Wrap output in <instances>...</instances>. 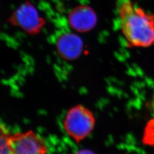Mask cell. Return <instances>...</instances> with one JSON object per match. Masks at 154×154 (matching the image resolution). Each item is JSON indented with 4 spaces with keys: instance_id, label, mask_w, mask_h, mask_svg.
I'll list each match as a JSON object with an SVG mask.
<instances>
[{
    "instance_id": "obj_1",
    "label": "cell",
    "mask_w": 154,
    "mask_h": 154,
    "mask_svg": "<svg viewBox=\"0 0 154 154\" xmlns=\"http://www.w3.org/2000/svg\"><path fill=\"white\" fill-rule=\"evenodd\" d=\"M117 9L122 33L128 46H154V14L130 0H119Z\"/></svg>"
},
{
    "instance_id": "obj_2",
    "label": "cell",
    "mask_w": 154,
    "mask_h": 154,
    "mask_svg": "<svg viewBox=\"0 0 154 154\" xmlns=\"http://www.w3.org/2000/svg\"><path fill=\"white\" fill-rule=\"evenodd\" d=\"M96 119L93 112L82 105L72 107L67 112L63 127L67 134L79 143L93 132Z\"/></svg>"
},
{
    "instance_id": "obj_3",
    "label": "cell",
    "mask_w": 154,
    "mask_h": 154,
    "mask_svg": "<svg viewBox=\"0 0 154 154\" xmlns=\"http://www.w3.org/2000/svg\"><path fill=\"white\" fill-rule=\"evenodd\" d=\"M10 154H46L47 147L33 131L11 135L9 141Z\"/></svg>"
},
{
    "instance_id": "obj_4",
    "label": "cell",
    "mask_w": 154,
    "mask_h": 154,
    "mask_svg": "<svg viewBox=\"0 0 154 154\" xmlns=\"http://www.w3.org/2000/svg\"><path fill=\"white\" fill-rule=\"evenodd\" d=\"M16 23L29 33H36L42 27L43 20L35 8L26 3L17 10L13 16Z\"/></svg>"
},
{
    "instance_id": "obj_5",
    "label": "cell",
    "mask_w": 154,
    "mask_h": 154,
    "mask_svg": "<svg viewBox=\"0 0 154 154\" xmlns=\"http://www.w3.org/2000/svg\"><path fill=\"white\" fill-rule=\"evenodd\" d=\"M68 20L72 29L79 32H86L95 26L97 17L90 8L79 6L70 11Z\"/></svg>"
},
{
    "instance_id": "obj_6",
    "label": "cell",
    "mask_w": 154,
    "mask_h": 154,
    "mask_svg": "<svg viewBox=\"0 0 154 154\" xmlns=\"http://www.w3.org/2000/svg\"><path fill=\"white\" fill-rule=\"evenodd\" d=\"M56 48L62 58L69 61L74 60L82 51V41L74 33H64L57 39Z\"/></svg>"
},
{
    "instance_id": "obj_7",
    "label": "cell",
    "mask_w": 154,
    "mask_h": 154,
    "mask_svg": "<svg viewBox=\"0 0 154 154\" xmlns=\"http://www.w3.org/2000/svg\"><path fill=\"white\" fill-rule=\"evenodd\" d=\"M142 143L154 149V117L147 122L144 127Z\"/></svg>"
},
{
    "instance_id": "obj_8",
    "label": "cell",
    "mask_w": 154,
    "mask_h": 154,
    "mask_svg": "<svg viewBox=\"0 0 154 154\" xmlns=\"http://www.w3.org/2000/svg\"><path fill=\"white\" fill-rule=\"evenodd\" d=\"M11 135L5 127L0 126V154H10L9 141Z\"/></svg>"
},
{
    "instance_id": "obj_9",
    "label": "cell",
    "mask_w": 154,
    "mask_h": 154,
    "mask_svg": "<svg viewBox=\"0 0 154 154\" xmlns=\"http://www.w3.org/2000/svg\"><path fill=\"white\" fill-rule=\"evenodd\" d=\"M148 108L151 113L154 116V91L152 94L151 98L148 103Z\"/></svg>"
},
{
    "instance_id": "obj_10",
    "label": "cell",
    "mask_w": 154,
    "mask_h": 154,
    "mask_svg": "<svg viewBox=\"0 0 154 154\" xmlns=\"http://www.w3.org/2000/svg\"><path fill=\"white\" fill-rule=\"evenodd\" d=\"M74 154H97L93 152L91 150L88 149H82L80 151H77V152L74 153Z\"/></svg>"
}]
</instances>
